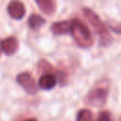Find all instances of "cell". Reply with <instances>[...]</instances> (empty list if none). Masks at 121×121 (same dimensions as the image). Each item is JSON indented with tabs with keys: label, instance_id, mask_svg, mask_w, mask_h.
Wrapping results in <instances>:
<instances>
[{
	"label": "cell",
	"instance_id": "1",
	"mask_svg": "<svg viewBox=\"0 0 121 121\" xmlns=\"http://www.w3.org/2000/svg\"><path fill=\"white\" fill-rule=\"evenodd\" d=\"M83 15L88 20L90 25L95 29V33L99 37V43L101 46H107L112 43V36L109 33L106 26L104 23L100 20L99 16L91 9L89 8H83L82 9Z\"/></svg>",
	"mask_w": 121,
	"mask_h": 121
},
{
	"label": "cell",
	"instance_id": "2",
	"mask_svg": "<svg viewBox=\"0 0 121 121\" xmlns=\"http://www.w3.org/2000/svg\"><path fill=\"white\" fill-rule=\"evenodd\" d=\"M71 35L75 43L81 48H89L94 43V38L87 26L78 18L71 20Z\"/></svg>",
	"mask_w": 121,
	"mask_h": 121
},
{
	"label": "cell",
	"instance_id": "3",
	"mask_svg": "<svg viewBox=\"0 0 121 121\" xmlns=\"http://www.w3.org/2000/svg\"><path fill=\"white\" fill-rule=\"evenodd\" d=\"M110 82L107 78H101L89 91L86 96V103L94 107L103 106L108 98Z\"/></svg>",
	"mask_w": 121,
	"mask_h": 121
},
{
	"label": "cell",
	"instance_id": "4",
	"mask_svg": "<svg viewBox=\"0 0 121 121\" xmlns=\"http://www.w3.org/2000/svg\"><path fill=\"white\" fill-rule=\"evenodd\" d=\"M16 81L29 95H35L38 92L37 83L29 72H23L18 74L16 78Z\"/></svg>",
	"mask_w": 121,
	"mask_h": 121
},
{
	"label": "cell",
	"instance_id": "5",
	"mask_svg": "<svg viewBox=\"0 0 121 121\" xmlns=\"http://www.w3.org/2000/svg\"><path fill=\"white\" fill-rule=\"evenodd\" d=\"M8 13L12 19L21 20L26 14V6L20 1H11L7 7Z\"/></svg>",
	"mask_w": 121,
	"mask_h": 121
},
{
	"label": "cell",
	"instance_id": "6",
	"mask_svg": "<svg viewBox=\"0 0 121 121\" xmlns=\"http://www.w3.org/2000/svg\"><path fill=\"white\" fill-rule=\"evenodd\" d=\"M71 26H72L71 20H63V21H59V22L53 23L50 26V29L54 35L60 36V35H64V34L70 33Z\"/></svg>",
	"mask_w": 121,
	"mask_h": 121
},
{
	"label": "cell",
	"instance_id": "7",
	"mask_svg": "<svg viewBox=\"0 0 121 121\" xmlns=\"http://www.w3.org/2000/svg\"><path fill=\"white\" fill-rule=\"evenodd\" d=\"M18 47L19 43L14 37H8L1 42V49L8 56L13 55L18 50Z\"/></svg>",
	"mask_w": 121,
	"mask_h": 121
},
{
	"label": "cell",
	"instance_id": "8",
	"mask_svg": "<svg viewBox=\"0 0 121 121\" xmlns=\"http://www.w3.org/2000/svg\"><path fill=\"white\" fill-rule=\"evenodd\" d=\"M56 84H57V78L50 73L43 75L39 78V82H38L39 87L45 91L53 89L56 86Z\"/></svg>",
	"mask_w": 121,
	"mask_h": 121
},
{
	"label": "cell",
	"instance_id": "9",
	"mask_svg": "<svg viewBox=\"0 0 121 121\" xmlns=\"http://www.w3.org/2000/svg\"><path fill=\"white\" fill-rule=\"evenodd\" d=\"M36 4L39 6L42 12L46 15H52L57 9V3L53 0H37Z\"/></svg>",
	"mask_w": 121,
	"mask_h": 121
},
{
	"label": "cell",
	"instance_id": "10",
	"mask_svg": "<svg viewBox=\"0 0 121 121\" xmlns=\"http://www.w3.org/2000/svg\"><path fill=\"white\" fill-rule=\"evenodd\" d=\"M44 24H45V19L43 17H42L41 15H39V14L33 13L28 18V26L33 30L39 29Z\"/></svg>",
	"mask_w": 121,
	"mask_h": 121
},
{
	"label": "cell",
	"instance_id": "11",
	"mask_svg": "<svg viewBox=\"0 0 121 121\" xmlns=\"http://www.w3.org/2000/svg\"><path fill=\"white\" fill-rule=\"evenodd\" d=\"M77 121H95L93 112L88 109H81L77 113Z\"/></svg>",
	"mask_w": 121,
	"mask_h": 121
},
{
	"label": "cell",
	"instance_id": "12",
	"mask_svg": "<svg viewBox=\"0 0 121 121\" xmlns=\"http://www.w3.org/2000/svg\"><path fill=\"white\" fill-rule=\"evenodd\" d=\"M97 121H112V119L111 113L108 111H102L98 114Z\"/></svg>",
	"mask_w": 121,
	"mask_h": 121
},
{
	"label": "cell",
	"instance_id": "13",
	"mask_svg": "<svg viewBox=\"0 0 121 121\" xmlns=\"http://www.w3.org/2000/svg\"><path fill=\"white\" fill-rule=\"evenodd\" d=\"M110 27L112 28V30H113L114 32H117L119 34H121V22L117 23L115 25H110Z\"/></svg>",
	"mask_w": 121,
	"mask_h": 121
},
{
	"label": "cell",
	"instance_id": "14",
	"mask_svg": "<svg viewBox=\"0 0 121 121\" xmlns=\"http://www.w3.org/2000/svg\"><path fill=\"white\" fill-rule=\"evenodd\" d=\"M24 121H38L36 118H28V119H26Z\"/></svg>",
	"mask_w": 121,
	"mask_h": 121
},
{
	"label": "cell",
	"instance_id": "15",
	"mask_svg": "<svg viewBox=\"0 0 121 121\" xmlns=\"http://www.w3.org/2000/svg\"><path fill=\"white\" fill-rule=\"evenodd\" d=\"M118 121H121V116L119 117V120H118Z\"/></svg>",
	"mask_w": 121,
	"mask_h": 121
},
{
	"label": "cell",
	"instance_id": "16",
	"mask_svg": "<svg viewBox=\"0 0 121 121\" xmlns=\"http://www.w3.org/2000/svg\"><path fill=\"white\" fill-rule=\"evenodd\" d=\"M0 47H1V43H0Z\"/></svg>",
	"mask_w": 121,
	"mask_h": 121
}]
</instances>
